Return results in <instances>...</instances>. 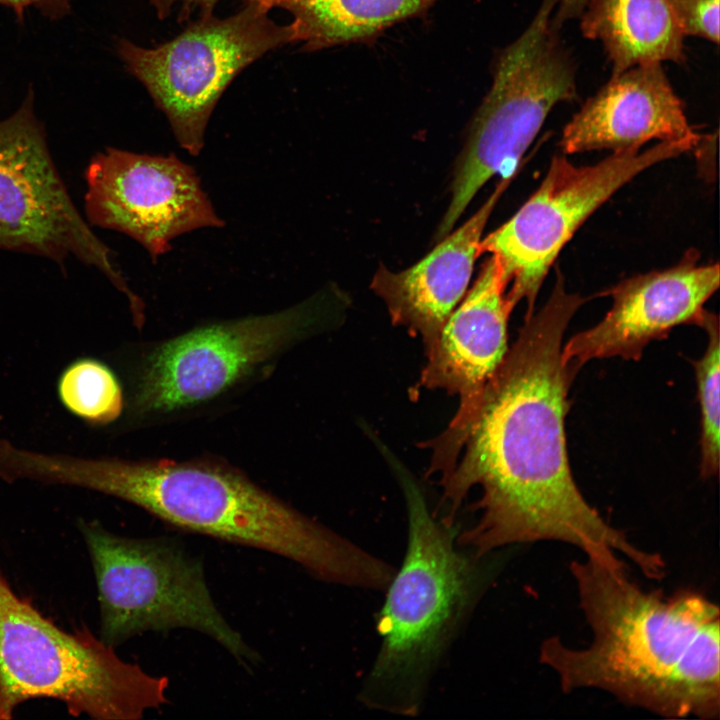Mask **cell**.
<instances>
[{"label":"cell","instance_id":"cell-23","mask_svg":"<svg viewBox=\"0 0 720 720\" xmlns=\"http://www.w3.org/2000/svg\"><path fill=\"white\" fill-rule=\"evenodd\" d=\"M150 4L155 8L157 15L160 19H163L170 15L172 7L179 3L181 4L180 16L184 20L189 16V13L195 8H200L201 15L213 13L215 5L220 0H148Z\"/></svg>","mask_w":720,"mask_h":720},{"label":"cell","instance_id":"cell-17","mask_svg":"<svg viewBox=\"0 0 720 720\" xmlns=\"http://www.w3.org/2000/svg\"><path fill=\"white\" fill-rule=\"evenodd\" d=\"M583 37L601 42L617 75L652 62L685 61L683 34L666 0H587Z\"/></svg>","mask_w":720,"mask_h":720},{"label":"cell","instance_id":"cell-2","mask_svg":"<svg viewBox=\"0 0 720 720\" xmlns=\"http://www.w3.org/2000/svg\"><path fill=\"white\" fill-rule=\"evenodd\" d=\"M579 605L592 632L585 648L558 637L539 659L561 689L605 691L666 718L718 719L720 614L703 594L644 590L617 556H585L570 565Z\"/></svg>","mask_w":720,"mask_h":720},{"label":"cell","instance_id":"cell-12","mask_svg":"<svg viewBox=\"0 0 720 720\" xmlns=\"http://www.w3.org/2000/svg\"><path fill=\"white\" fill-rule=\"evenodd\" d=\"M84 178L89 225L129 236L155 262L177 237L225 225L195 169L174 154L108 147L91 158Z\"/></svg>","mask_w":720,"mask_h":720},{"label":"cell","instance_id":"cell-11","mask_svg":"<svg viewBox=\"0 0 720 720\" xmlns=\"http://www.w3.org/2000/svg\"><path fill=\"white\" fill-rule=\"evenodd\" d=\"M328 295L265 315L224 321L170 339L146 358L133 410L169 412L217 396L255 366L319 328Z\"/></svg>","mask_w":720,"mask_h":720},{"label":"cell","instance_id":"cell-22","mask_svg":"<svg viewBox=\"0 0 720 720\" xmlns=\"http://www.w3.org/2000/svg\"><path fill=\"white\" fill-rule=\"evenodd\" d=\"M0 4L11 8L18 18L31 7L51 20L61 19L71 12L69 0H0Z\"/></svg>","mask_w":720,"mask_h":720},{"label":"cell","instance_id":"cell-20","mask_svg":"<svg viewBox=\"0 0 720 720\" xmlns=\"http://www.w3.org/2000/svg\"><path fill=\"white\" fill-rule=\"evenodd\" d=\"M698 326L706 331L704 354L693 361L700 407V474L710 478L718 474L720 459L719 371L720 341L717 315L704 310Z\"/></svg>","mask_w":720,"mask_h":720},{"label":"cell","instance_id":"cell-3","mask_svg":"<svg viewBox=\"0 0 720 720\" xmlns=\"http://www.w3.org/2000/svg\"><path fill=\"white\" fill-rule=\"evenodd\" d=\"M42 473L48 484L119 498L177 529L284 557L326 582L379 589L389 575L386 562L224 466L50 453Z\"/></svg>","mask_w":720,"mask_h":720},{"label":"cell","instance_id":"cell-4","mask_svg":"<svg viewBox=\"0 0 720 720\" xmlns=\"http://www.w3.org/2000/svg\"><path fill=\"white\" fill-rule=\"evenodd\" d=\"M399 474L408 512L407 549L387 587L377 621L381 646L361 695L369 706L411 715L473 608L483 577L480 558L458 548L451 526L436 521L417 485Z\"/></svg>","mask_w":720,"mask_h":720},{"label":"cell","instance_id":"cell-9","mask_svg":"<svg viewBox=\"0 0 720 720\" xmlns=\"http://www.w3.org/2000/svg\"><path fill=\"white\" fill-rule=\"evenodd\" d=\"M0 250L44 257L64 269L74 258L102 273L127 298L133 319L144 304L112 251L78 211L58 172L29 89L0 121Z\"/></svg>","mask_w":720,"mask_h":720},{"label":"cell","instance_id":"cell-8","mask_svg":"<svg viewBox=\"0 0 720 720\" xmlns=\"http://www.w3.org/2000/svg\"><path fill=\"white\" fill-rule=\"evenodd\" d=\"M271 8L262 0H246L227 18L202 14L154 48L118 41L127 71L144 85L190 155L201 153L210 117L232 80L267 52L295 42L292 24L275 23Z\"/></svg>","mask_w":720,"mask_h":720},{"label":"cell","instance_id":"cell-25","mask_svg":"<svg viewBox=\"0 0 720 720\" xmlns=\"http://www.w3.org/2000/svg\"><path fill=\"white\" fill-rule=\"evenodd\" d=\"M262 1L266 2L271 7H278L282 2H284L286 0H262Z\"/></svg>","mask_w":720,"mask_h":720},{"label":"cell","instance_id":"cell-18","mask_svg":"<svg viewBox=\"0 0 720 720\" xmlns=\"http://www.w3.org/2000/svg\"><path fill=\"white\" fill-rule=\"evenodd\" d=\"M438 0H286L295 42L317 50L359 41L423 12Z\"/></svg>","mask_w":720,"mask_h":720},{"label":"cell","instance_id":"cell-21","mask_svg":"<svg viewBox=\"0 0 720 720\" xmlns=\"http://www.w3.org/2000/svg\"><path fill=\"white\" fill-rule=\"evenodd\" d=\"M683 34L719 43L720 0H666Z\"/></svg>","mask_w":720,"mask_h":720},{"label":"cell","instance_id":"cell-15","mask_svg":"<svg viewBox=\"0 0 720 720\" xmlns=\"http://www.w3.org/2000/svg\"><path fill=\"white\" fill-rule=\"evenodd\" d=\"M507 288L499 259L490 255L435 343L425 350L427 362L420 384L457 394L456 416L474 405L508 351L507 324L514 307Z\"/></svg>","mask_w":720,"mask_h":720},{"label":"cell","instance_id":"cell-6","mask_svg":"<svg viewBox=\"0 0 720 720\" xmlns=\"http://www.w3.org/2000/svg\"><path fill=\"white\" fill-rule=\"evenodd\" d=\"M94 571L101 640L114 648L147 631L201 632L250 667L260 656L225 619L206 583L202 561L168 537L116 535L80 521Z\"/></svg>","mask_w":720,"mask_h":720},{"label":"cell","instance_id":"cell-14","mask_svg":"<svg viewBox=\"0 0 720 720\" xmlns=\"http://www.w3.org/2000/svg\"><path fill=\"white\" fill-rule=\"evenodd\" d=\"M701 138L690 126L662 63L652 62L612 75L565 125L560 148L566 155Z\"/></svg>","mask_w":720,"mask_h":720},{"label":"cell","instance_id":"cell-5","mask_svg":"<svg viewBox=\"0 0 720 720\" xmlns=\"http://www.w3.org/2000/svg\"><path fill=\"white\" fill-rule=\"evenodd\" d=\"M169 678L122 660L87 628L68 632L19 597L0 573V719L31 699L73 716L138 720L169 702Z\"/></svg>","mask_w":720,"mask_h":720},{"label":"cell","instance_id":"cell-10","mask_svg":"<svg viewBox=\"0 0 720 720\" xmlns=\"http://www.w3.org/2000/svg\"><path fill=\"white\" fill-rule=\"evenodd\" d=\"M700 139L662 141L646 150H617L588 166L555 155L544 179L520 209L482 238L480 253L495 255L504 270L507 298L534 312L550 267L579 227L621 187L647 168L694 149Z\"/></svg>","mask_w":720,"mask_h":720},{"label":"cell","instance_id":"cell-7","mask_svg":"<svg viewBox=\"0 0 720 720\" xmlns=\"http://www.w3.org/2000/svg\"><path fill=\"white\" fill-rule=\"evenodd\" d=\"M557 2L542 0L526 29L500 51L456 166L437 239L451 232L491 177L521 159L552 109L577 98L575 59L553 20Z\"/></svg>","mask_w":720,"mask_h":720},{"label":"cell","instance_id":"cell-16","mask_svg":"<svg viewBox=\"0 0 720 720\" xmlns=\"http://www.w3.org/2000/svg\"><path fill=\"white\" fill-rule=\"evenodd\" d=\"M514 176L503 178L472 217L415 265L399 272L380 266L375 273L371 289L386 304L391 320L420 336L425 350L463 299L481 254L485 225Z\"/></svg>","mask_w":720,"mask_h":720},{"label":"cell","instance_id":"cell-19","mask_svg":"<svg viewBox=\"0 0 720 720\" xmlns=\"http://www.w3.org/2000/svg\"><path fill=\"white\" fill-rule=\"evenodd\" d=\"M57 395L66 410L89 424L116 420L123 409L121 386L100 360L81 357L70 362L57 380Z\"/></svg>","mask_w":720,"mask_h":720},{"label":"cell","instance_id":"cell-24","mask_svg":"<svg viewBox=\"0 0 720 720\" xmlns=\"http://www.w3.org/2000/svg\"><path fill=\"white\" fill-rule=\"evenodd\" d=\"M587 0H558L553 20L557 26H561L572 19L579 18L585 8Z\"/></svg>","mask_w":720,"mask_h":720},{"label":"cell","instance_id":"cell-13","mask_svg":"<svg viewBox=\"0 0 720 720\" xmlns=\"http://www.w3.org/2000/svg\"><path fill=\"white\" fill-rule=\"evenodd\" d=\"M719 280L718 264L700 265L688 253L670 268L619 282L608 292L612 305L605 316L563 344L564 362L577 373L594 359L639 360L649 343L673 328L698 325Z\"/></svg>","mask_w":720,"mask_h":720},{"label":"cell","instance_id":"cell-1","mask_svg":"<svg viewBox=\"0 0 720 720\" xmlns=\"http://www.w3.org/2000/svg\"><path fill=\"white\" fill-rule=\"evenodd\" d=\"M557 272L545 304L518 336L474 405L429 442L430 472L440 471L452 526L471 488L481 514L457 542L483 557L512 544L556 541L586 556L624 555L648 578L665 562L629 541L580 492L570 469L565 418L576 372L562 357L566 329L585 303Z\"/></svg>","mask_w":720,"mask_h":720}]
</instances>
